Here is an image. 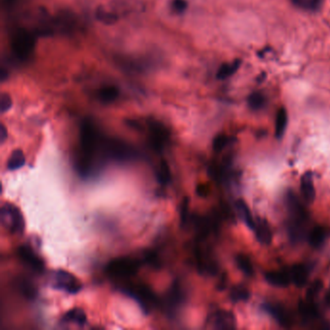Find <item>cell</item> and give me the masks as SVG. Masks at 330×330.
Here are the masks:
<instances>
[{
  "instance_id": "cell-25",
  "label": "cell",
  "mask_w": 330,
  "mask_h": 330,
  "mask_svg": "<svg viewBox=\"0 0 330 330\" xmlns=\"http://www.w3.org/2000/svg\"><path fill=\"white\" fill-rule=\"evenodd\" d=\"M99 98L104 103H112L116 101L119 95L118 88L114 85H108L101 88L99 91Z\"/></svg>"
},
{
  "instance_id": "cell-40",
  "label": "cell",
  "mask_w": 330,
  "mask_h": 330,
  "mask_svg": "<svg viewBox=\"0 0 330 330\" xmlns=\"http://www.w3.org/2000/svg\"><path fill=\"white\" fill-rule=\"evenodd\" d=\"M325 301H326V303H327L328 305H330V289H328V291H327V294H326V296H325Z\"/></svg>"
},
{
  "instance_id": "cell-16",
  "label": "cell",
  "mask_w": 330,
  "mask_h": 330,
  "mask_svg": "<svg viewBox=\"0 0 330 330\" xmlns=\"http://www.w3.org/2000/svg\"><path fill=\"white\" fill-rule=\"evenodd\" d=\"M264 278L267 283L277 288H287L291 282L289 272L283 270L264 273Z\"/></svg>"
},
{
  "instance_id": "cell-24",
  "label": "cell",
  "mask_w": 330,
  "mask_h": 330,
  "mask_svg": "<svg viewBox=\"0 0 330 330\" xmlns=\"http://www.w3.org/2000/svg\"><path fill=\"white\" fill-rule=\"evenodd\" d=\"M25 164V153L21 149H16L12 152L7 161V169L9 171H16L21 169Z\"/></svg>"
},
{
  "instance_id": "cell-13",
  "label": "cell",
  "mask_w": 330,
  "mask_h": 330,
  "mask_svg": "<svg viewBox=\"0 0 330 330\" xmlns=\"http://www.w3.org/2000/svg\"><path fill=\"white\" fill-rule=\"evenodd\" d=\"M17 256L32 270L36 272H42L44 270V263L35 255L32 249L27 246H22L17 249Z\"/></svg>"
},
{
  "instance_id": "cell-14",
  "label": "cell",
  "mask_w": 330,
  "mask_h": 330,
  "mask_svg": "<svg viewBox=\"0 0 330 330\" xmlns=\"http://www.w3.org/2000/svg\"><path fill=\"white\" fill-rule=\"evenodd\" d=\"M301 194L306 203L312 204L316 198V190L314 185L313 174L311 172H306L301 177L300 181Z\"/></svg>"
},
{
  "instance_id": "cell-17",
  "label": "cell",
  "mask_w": 330,
  "mask_h": 330,
  "mask_svg": "<svg viewBox=\"0 0 330 330\" xmlns=\"http://www.w3.org/2000/svg\"><path fill=\"white\" fill-rule=\"evenodd\" d=\"M299 313L304 322H313L320 318L318 307L314 303V300L305 299L299 302Z\"/></svg>"
},
{
  "instance_id": "cell-32",
  "label": "cell",
  "mask_w": 330,
  "mask_h": 330,
  "mask_svg": "<svg viewBox=\"0 0 330 330\" xmlns=\"http://www.w3.org/2000/svg\"><path fill=\"white\" fill-rule=\"evenodd\" d=\"M231 142V139L226 135H218L213 140V149L216 152L222 151Z\"/></svg>"
},
{
  "instance_id": "cell-2",
  "label": "cell",
  "mask_w": 330,
  "mask_h": 330,
  "mask_svg": "<svg viewBox=\"0 0 330 330\" xmlns=\"http://www.w3.org/2000/svg\"><path fill=\"white\" fill-rule=\"evenodd\" d=\"M100 140L95 127L88 121L83 123L81 130V155L79 167L83 174H87L93 164V158L99 148Z\"/></svg>"
},
{
  "instance_id": "cell-38",
  "label": "cell",
  "mask_w": 330,
  "mask_h": 330,
  "mask_svg": "<svg viewBox=\"0 0 330 330\" xmlns=\"http://www.w3.org/2000/svg\"><path fill=\"white\" fill-rule=\"evenodd\" d=\"M8 138V132L4 124H1V129H0V140L1 143H4V141Z\"/></svg>"
},
{
  "instance_id": "cell-19",
  "label": "cell",
  "mask_w": 330,
  "mask_h": 330,
  "mask_svg": "<svg viewBox=\"0 0 330 330\" xmlns=\"http://www.w3.org/2000/svg\"><path fill=\"white\" fill-rule=\"evenodd\" d=\"M256 240L263 245H269L272 241V231L266 220L260 219L259 222L256 223Z\"/></svg>"
},
{
  "instance_id": "cell-6",
  "label": "cell",
  "mask_w": 330,
  "mask_h": 330,
  "mask_svg": "<svg viewBox=\"0 0 330 330\" xmlns=\"http://www.w3.org/2000/svg\"><path fill=\"white\" fill-rule=\"evenodd\" d=\"M103 145L104 154L116 161H129L134 159L137 153L130 145L118 140H105Z\"/></svg>"
},
{
  "instance_id": "cell-34",
  "label": "cell",
  "mask_w": 330,
  "mask_h": 330,
  "mask_svg": "<svg viewBox=\"0 0 330 330\" xmlns=\"http://www.w3.org/2000/svg\"><path fill=\"white\" fill-rule=\"evenodd\" d=\"M188 214H189V199L184 198L180 207V221L181 224L187 223L188 221Z\"/></svg>"
},
{
  "instance_id": "cell-3",
  "label": "cell",
  "mask_w": 330,
  "mask_h": 330,
  "mask_svg": "<svg viewBox=\"0 0 330 330\" xmlns=\"http://www.w3.org/2000/svg\"><path fill=\"white\" fill-rule=\"evenodd\" d=\"M1 223L7 231L14 234H22L25 231V219L22 211L16 206L5 203L0 211Z\"/></svg>"
},
{
  "instance_id": "cell-9",
  "label": "cell",
  "mask_w": 330,
  "mask_h": 330,
  "mask_svg": "<svg viewBox=\"0 0 330 330\" xmlns=\"http://www.w3.org/2000/svg\"><path fill=\"white\" fill-rule=\"evenodd\" d=\"M53 288L64 290L70 295L78 294L82 289V283L72 273L65 270H57L52 276Z\"/></svg>"
},
{
  "instance_id": "cell-11",
  "label": "cell",
  "mask_w": 330,
  "mask_h": 330,
  "mask_svg": "<svg viewBox=\"0 0 330 330\" xmlns=\"http://www.w3.org/2000/svg\"><path fill=\"white\" fill-rule=\"evenodd\" d=\"M211 328L219 330H231L236 328V319L233 313L226 310H219L211 314L207 321Z\"/></svg>"
},
{
  "instance_id": "cell-15",
  "label": "cell",
  "mask_w": 330,
  "mask_h": 330,
  "mask_svg": "<svg viewBox=\"0 0 330 330\" xmlns=\"http://www.w3.org/2000/svg\"><path fill=\"white\" fill-rule=\"evenodd\" d=\"M291 282L297 288H303L307 284L309 277V268L306 264H298L294 265L289 271Z\"/></svg>"
},
{
  "instance_id": "cell-33",
  "label": "cell",
  "mask_w": 330,
  "mask_h": 330,
  "mask_svg": "<svg viewBox=\"0 0 330 330\" xmlns=\"http://www.w3.org/2000/svg\"><path fill=\"white\" fill-rule=\"evenodd\" d=\"M13 101L11 96L7 93H3L0 97V112L1 114H5L12 107Z\"/></svg>"
},
{
  "instance_id": "cell-20",
  "label": "cell",
  "mask_w": 330,
  "mask_h": 330,
  "mask_svg": "<svg viewBox=\"0 0 330 330\" xmlns=\"http://www.w3.org/2000/svg\"><path fill=\"white\" fill-rule=\"evenodd\" d=\"M86 321V314L84 313V311L81 308H73L64 314V316L62 317V322L66 323H76L80 326L84 325Z\"/></svg>"
},
{
  "instance_id": "cell-39",
  "label": "cell",
  "mask_w": 330,
  "mask_h": 330,
  "mask_svg": "<svg viewBox=\"0 0 330 330\" xmlns=\"http://www.w3.org/2000/svg\"><path fill=\"white\" fill-rule=\"evenodd\" d=\"M17 2H19V0H3V4L8 8L14 7Z\"/></svg>"
},
{
  "instance_id": "cell-12",
  "label": "cell",
  "mask_w": 330,
  "mask_h": 330,
  "mask_svg": "<svg viewBox=\"0 0 330 330\" xmlns=\"http://www.w3.org/2000/svg\"><path fill=\"white\" fill-rule=\"evenodd\" d=\"M262 308L264 312L270 315L281 326L286 328H289L291 326L292 324L291 316L288 312V310L284 308V306L274 304V303H264V305L262 306Z\"/></svg>"
},
{
  "instance_id": "cell-27",
  "label": "cell",
  "mask_w": 330,
  "mask_h": 330,
  "mask_svg": "<svg viewBox=\"0 0 330 330\" xmlns=\"http://www.w3.org/2000/svg\"><path fill=\"white\" fill-rule=\"evenodd\" d=\"M171 170L169 164L166 160H162L160 162L159 169L157 171V179L162 185H168L171 181Z\"/></svg>"
},
{
  "instance_id": "cell-28",
  "label": "cell",
  "mask_w": 330,
  "mask_h": 330,
  "mask_svg": "<svg viewBox=\"0 0 330 330\" xmlns=\"http://www.w3.org/2000/svg\"><path fill=\"white\" fill-rule=\"evenodd\" d=\"M266 98L261 92H254L249 96L248 105L253 111H260L265 106Z\"/></svg>"
},
{
  "instance_id": "cell-5",
  "label": "cell",
  "mask_w": 330,
  "mask_h": 330,
  "mask_svg": "<svg viewBox=\"0 0 330 330\" xmlns=\"http://www.w3.org/2000/svg\"><path fill=\"white\" fill-rule=\"evenodd\" d=\"M140 262L130 256H121L111 261L107 266V274L112 277L122 279L129 278L138 272Z\"/></svg>"
},
{
  "instance_id": "cell-30",
  "label": "cell",
  "mask_w": 330,
  "mask_h": 330,
  "mask_svg": "<svg viewBox=\"0 0 330 330\" xmlns=\"http://www.w3.org/2000/svg\"><path fill=\"white\" fill-rule=\"evenodd\" d=\"M292 2L299 8L316 11L321 7L322 0H292Z\"/></svg>"
},
{
  "instance_id": "cell-37",
  "label": "cell",
  "mask_w": 330,
  "mask_h": 330,
  "mask_svg": "<svg viewBox=\"0 0 330 330\" xmlns=\"http://www.w3.org/2000/svg\"><path fill=\"white\" fill-rule=\"evenodd\" d=\"M197 193L199 197H207L209 194V187L206 184H200L197 187Z\"/></svg>"
},
{
  "instance_id": "cell-7",
  "label": "cell",
  "mask_w": 330,
  "mask_h": 330,
  "mask_svg": "<svg viewBox=\"0 0 330 330\" xmlns=\"http://www.w3.org/2000/svg\"><path fill=\"white\" fill-rule=\"evenodd\" d=\"M121 289L125 294L136 299L139 304L148 312L156 303V297L154 294L151 289H149V287L144 285H129Z\"/></svg>"
},
{
  "instance_id": "cell-31",
  "label": "cell",
  "mask_w": 330,
  "mask_h": 330,
  "mask_svg": "<svg viewBox=\"0 0 330 330\" xmlns=\"http://www.w3.org/2000/svg\"><path fill=\"white\" fill-rule=\"evenodd\" d=\"M323 283L321 280H316L313 284L309 287L306 292V299L308 300H314L316 297L319 296V294L322 291Z\"/></svg>"
},
{
  "instance_id": "cell-8",
  "label": "cell",
  "mask_w": 330,
  "mask_h": 330,
  "mask_svg": "<svg viewBox=\"0 0 330 330\" xmlns=\"http://www.w3.org/2000/svg\"><path fill=\"white\" fill-rule=\"evenodd\" d=\"M170 140V133L163 124L151 121L149 124V142L151 149L162 152Z\"/></svg>"
},
{
  "instance_id": "cell-23",
  "label": "cell",
  "mask_w": 330,
  "mask_h": 330,
  "mask_svg": "<svg viewBox=\"0 0 330 330\" xmlns=\"http://www.w3.org/2000/svg\"><path fill=\"white\" fill-rule=\"evenodd\" d=\"M235 263L237 267L240 268V271L245 274L248 277H251L254 275L255 273V269H254V265L252 264L251 259L245 255V254H239L237 256H235Z\"/></svg>"
},
{
  "instance_id": "cell-29",
  "label": "cell",
  "mask_w": 330,
  "mask_h": 330,
  "mask_svg": "<svg viewBox=\"0 0 330 330\" xmlns=\"http://www.w3.org/2000/svg\"><path fill=\"white\" fill-rule=\"evenodd\" d=\"M240 66V60H235L234 62L230 63V64H224L220 67V69L217 73V78L220 80H225V79L231 77V75L234 74Z\"/></svg>"
},
{
  "instance_id": "cell-21",
  "label": "cell",
  "mask_w": 330,
  "mask_h": 330,
  "mask_svg": "<svg viewBox=\"0 0 330 330\" xmlns=\"http://www.w3.org/2000/svg\"><path fill=\"white\" fill-rule=\"evenodd\" d=\"M288 125V114L284 107H281L276 115L275 119V137L277 139H282L286 132Z\"/></svg>"
},
{
  "instance_id": "cell-18",
  "label": "cell",
  "mask_w": 330,
  "mask_h": 330,
  "mask_svg": "<svg viewBox=\"0 0 330 330\" xmlns=\"http://www.w3.org/2000/svg\"><path fill=\"white\" fill-rule=\"evenodd\" d=\"M235 208L237 210V213L240 215L241 220L245 223V225L251 231H255L256 222L253 218V215H252V212L248 207L247 204L243 199L240 198L235 201Z\"/></svg>"
},
{
  "instance_id": "cell-10",
  "label": "cell",
  "mask_w": 330,
  "mask_h": 330,
  "mask_svg": "<svg viewBox=\"0 0 330 330\" xmlns=\"http://www.w3.org/2000/svg\"><path fill=\"white\" fill-rule=\"evenodd\" d=\"M185 299V294L182 289L181 284L175 282L164 297V307L166 312L169 315H174L177 313L178 309L181 307L182 303Z\"/></svg>"
},
{
  "instance_id": "cell-1",
  "label": "cell",
  "mask_w": 330,
  "mask_h": 330,
  "mask_svg": "<svg viewBox=\"0 0 330 330\" xmlns=\"http://www.w3.org/2000/svg\"><path fill=\"white\" fill-rule=\"evenodd\" d=\"M287 204L290 216L288 224L289 240L292 243H298L302 241L305 236L308 215L305 207L302 206L300 200L292 192H289L287 197Z\"/></svg>"
},
{
  "instance_id": "cell-4",
  "label": "cell",
  "mask_w": 330,
  "mask_h": 330,
  "mask_svg": "<svg viewBox=\"0 0 330 330\" xmlns=\"http://www.w3.org/2000/svg\"><path fill=\"white\" fill-rule=\"evenodd\" d=\"M11 47L14 54L21 60H25L32 53L35 47L33 34L25 28H19L12 37Z\"/></svg>"
},
{
  "instance_id": "cell-35",
  "label": "cell",
  "mask_w": 330,
  "mask_h": 330,
  "mask_svg": "<svg viewBox=\"0 0 330 330\" xmlns=\"http://www.w3.org/2000/svg\"><path fill=\"white\" fill-rule=\"evenodd\" d=\"M188 6L186 0H173L172 7L176 13H183Z\"/></svg>"
},
{
  "instance_id": "cell-36",
  "label": "cell",
  "mask_w": 330,
  "mask_h": 330,
  "mask_svg": "<svg viewBox=\"0 0 330 330\" xmlns=\"http://www.w3.org/2000/svg\"><path fill=\"white\" fill-rule=\"evenodd\" d=\"M97 17H98V19L101 20L102 22L107 23V24H113V23H115L116 21V17L115 15H112V14H109V13H105V12L102 11V10L98 11Z\"/></svg>"
},
{
  "instance_id": "cell-22",
  "label": "cell",
  "mask_w": 330,
  "mask_h": 330,
  "mask_svg": "<svg viewBox=\"0 0 330 330\" xmlns=\"http://www.w3.org/2000/svg\"><path fill=\"white\" fill-rule=\"evenodd\" d=\"M326 237V231L322 226L315 227L309 233V243L313 248L321 247Z\"/></svg>"
},
{
  "instance_id": "cell-26",
  "label": "cell",
  "mask_w": 330,
  "mask_h": 330,
  "mask_svg": "<svg viewBox=\"0 0 330 330\" xmlns=\"http://www.w3.org/2000/svg\"><path fill=\"white\" fill-rule=\"evenodd\" d=\"M230 298H231V301L234 303L244 302V301H247L248 299L250 298V292H249L247 288H245L243 286H240H240H235L231 289Z\"/></svg>"
}]
</instances>
